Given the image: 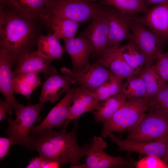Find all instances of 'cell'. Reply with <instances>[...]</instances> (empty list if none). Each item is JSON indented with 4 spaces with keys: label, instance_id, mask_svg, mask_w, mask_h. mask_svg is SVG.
Segmentation results:
<instances>
[{
    "label": "cell",
    "instance_id": "52a82bcc",
    "mask_svg": "<svg viewBox=\"0 0 168 168\" xmlns=\"http://www.w3.org/2000/svg\"><path fill=\"white\" fill-rule=\"evenodd\" d=\"M64 75H69L76 83L94 91L103 84L113 74L101 63L95 62L79 70L73 71L65 67L61 69Z\"/></svg>",
    "mask_w": 168,
    "mask_h": 168
},
{
    "label": "cell",
    "instance_id": "cb8c5ba5",
    "mask_svg": "<svg viewBox=\"0 0 168 168\" xmlns=\"http://www.w3.org/2000/svg\"><path fill=\"white\" fill-rule=\"evenodd\" d=\"M122 55L135 76H139L142 69L148 66L146 56L132 39L120 46Z\"/></svg>",
    "mask_w": 168,
    "mask_h": 168
},
{
    "label": "cell",
    "instance_id": "8d00e7d4",
    "mask_svg": "<svg viewBox=\"0 0 168 168\" xmlns=\"http://www.w3.org/2000/svg\"><path fill=\"white\" fill-rule=\"evenodd\" d=\"M167 0H146L147 2L149 4H158L164 2Z\"/></svg>",
    "mask_w": 168,
    "mask_h": 168
},
{
    "label": "cell",
    "instance_id": "d4e9b609",
    "mask_svg": "<svg viewBox=\"0 0 168 168\" xmlns=\"http://www.w3.org/2000/svg\"><path fill=\"white\" fill-rule=\"evenodd\" d=\"M128 100L124 95L119 93L101 102L99 108L93 113L95 122L103 123Z\"/></svg>",
    "mask_w": 168,
    "mask_h": 168
},
{
    "label": "cell",
    "instance_id": "30bf717a",
    "mask_svg": "<svg viewBox=\"0 0 168 168\" xmlns=\"http://www.w3.org/2000/svg\"><path fill=\"white\" fill-rule=\"evenodd\" d=\"M109 46H120L122 42L130 38L131 25L134 17L116 8H107Z\"/></svg>",
    "mask_w": 168,
    "mask_h": 168
},
{
    "label": "cell",
    "instance_id": "8fae6325",
    "mask_svg": "<svg viewBox=\"0 0 168 168\" xmlns=\"http://www.w3.org/2000/svg\"><path fill=\"white\" fill-rule=\"evenodd\" d=\"M77 86L71 88L65 92L64 97L49 111L44 120L38 125L33 126L31 132L38 133L63 125L72 103Z\"/></svg>",
    "mask_w": 168,
    "mask_h": 168
},
{
    "label": "cell",
    "instance_id": "74e56055",
    "mask_svg": "<svg viewBox=\"0 0 168 168\" xmlns=\"http://www.w3.org/2000/svg\"><path fill=\"white\" fill-rule=\"evenodd\" d=\"M162 158L163 159V161L168 166V146L166 153Z\"/></svg>",
    "mask_w": 168,
    "mask_h": 168
},
{
    "label": "cell",
    "instance_id": "7a4b0ae2",
    "mask_svg": "<svg viewBox=\"0 0 168 168\" xmlns=\"http://www.w3.org/2000/svg\"><path fill=\"white\" fill-rule=\"evenodd\" d=\"M5 7H0L1 49L12 56L14 63L29 52L39 36L33 21Z\"/></svg>",
    "mask_w": 168,
    "mask_h": 168
},
{
    "label": "cell",
    "instance_id": "f1b7e54d",
    "mask_svg": "<svg viewBox=\"0 0 168 168\" xmlns=\"http://www.w3.org/2000/svg\"><path fill=\"white\" fill-rule=\"evenodd\" d=\"M100 4L113 6L130 16L139 13H145L148 10L145 0H101Z\"/></svg>",
    "mask_w": 168,
    "mask_h": 168
},
{
    "label": "cell",
    "instance_id": "3957f363",
    "mask_svg": "<svg viewBox=\"0 0 168 168\" xmlns=\"http://www.w3.org/2000/svg\"><path fill=\"white\" fill-rule=\"evenodd\" d=\"M44 106V103L28 104L27 106L21 104L15 110L16 117L7 119L8 127L5 131L12 141V145H21L29 149L30 136L29 134L35 123L40 122L41 116L40 113Z\"/></svg>",
    "mask_w": 168,
    "mask_h": 168
},
{
    "label": "cell",
    "instance_id": "6da1fadb",
    "mask_svg": "<svg viewBox=\"0 0 168 168\" xmlns=\"http://www.w3.org/2000/svg\"><path fill=\"white\" fill-rule=\"evenodd\" d=\"M78 122L75 120L74 127L67 132L62 128L59 132L50 129L30 135L29 150L37 151L40 156L58 163L61 166L68 163L81 164L82 158L94 152L105 149L107 146L102 137L95 136L88 147H82L77 141Z\"/></svg>",
    "mask_w": 168,
    "mask_h": 168
},
{
    "label": "cell",
    "instance_id": "ba28073f",
    "mask_svg": "<svg viewBox=\"0 0 168 168\" xmlns=\"http://www.w3.org/2000/svg\"><path fill=\"white\" fill-rule=\"evenodd\" d=\"M131 30L130 38L146 56L148 65H152L158 54L162 53L164 41L152 30L134 19L131 25Z\"/></svg>",
    "mask_w": 168,
    "mask_h": 168
},
{
    "label": "cell",
    "instance_id": "277c9868",
    "mask_svg": "<svg viewBox=\"0 0 168 168\" xmlns=\"http://www.w3.org/2000/svg\"><path fill=\"white\" fill-rule=\"evenodd\" d=\"M148 104L147 99L128 100L111 117L103 123L101 136L105 138L111 133H122L129 130L142 114L147 112Z\"/></svg>",
    "mask_w": 168,
    "mask_h": 168
},
{
    "label": "cell",
    "instance_id": "83f0119b",
    "mask_svg": "<svg viewBox=\"0 0 168 168\" xmlns=\"http://www.w3.org/2000/svg\"><path fill=\"white\" fill-rule=\"evenodd\" d=\"M139 76L145 84L147 99L158 93L166 84L156 71L153 65L145 67Z\"/></svg>",
    "mask_w": 168,
    "mask_h": 168
},
{
    "label": "cell",
    "instance_id": "ac0fdd59",
    "mask_svg": "<svg viewBox=\"0 0 168 168\" xmlns=\"http://www.w3.org/2000/svg\"><path fill=\"white\" fill-rule=\"evenodd\" d=\"M14 63L13 58L6 50L0 51V91L14 110L20 105L16 100L12 87L14 78L12 66Z\"/></svg>",
    "mask_w": 168,
    "mask_h": 168
},
{
    "label": "cell",
    "instance_id": "f546056e",
    "mask_svg": "<svg viewBox=\"0 0 168 168\" xmlns=\"http://www.w3.org/2000/svg\"><path fill=\"white\" fill-rule=\"evenodd\" d=\"M123 80L113 74L106 82L92 92L98 101L102 102L119 93Z\"/></svg>",
    "mask_w": 168,
    "mask_h": 168
},
{
    "label": "cell",
    "instance_id": "ffe728a7",
    "mask_svg": "<svg viewBox=\"0 0 168 168\" xmlns=\"http://www.w3.org/2000/svg\"><path fill=\"white\" fill-rule=\"evenodd\" d=\"M96 62L101 63L113 74L124 79L135 76L125 60L120 46L109 47Z\"/></svg>",
    "mask_w": 168,
    "mask_h": 168
},
{
    "label": "cell",
    "instance_id": "8992f818",
    "mask_svg": "<svg viewBox=\"0 0 168 168\" xmlns=\"http://www.w3.org/2000/svg\"><path fill=\"white\" fill-rule=\"evenodd\" d=\"M128 131L126 139L148 142L168 138V118L158 113L147 112Z\"/></svg>",
    "mask_w": 168,
    "mask_h": 168
},
{
    "label": "cell",
    "instance_id": "1f68e13d",
    "mask_svg": "<svg viewBox=\"0 0 168 168\" xmlns=\"http://www.w3.org/2000/svg\"><path fill=\"white\" fill-rule=\"evenodd\" d=\"M153 64L159 76L166 84H168V52L159 54Z\"/></svg>",
    "mask_w": 168,
    "mask_h": 168
},
{
    "label": "cell",
    "instance_id": "d6986e66",
    "mask_svg": "<svg viewBox=\"0 0 168 168\" xmlns=\"http://www.w3.org/2000/svg\"><path fill=\"white\" fill-rule=\"evenodd\" d=\"M64 50L70 56L72 63V70L76 71L90 64L89 58L93 54L89 41L81 36L64 40Z\"/></svg>",
    "mask_w": 168,
    "mask_h": 168
},
{
    "label": "cell",
    "instance_id": "5b68a950",
    "mask_svg": "<svg viewBox=\"0 0 168 168\" xmlns=\"http://www.w3.org/2000/svg\"><path fill=\"white\" fill-rule=\"evenodd\" d=\"M103 7L88 0H47L43 13L81 23L92 18Z\"/></svg>",
    "mask_w": 168,
    "mask_h": 168
},
{
    "label": "cell",
    "instance_id": "e575fe53",
    "mask_svg": "<svg viewBox=\"0 0 168 168\" xmlns=\"http://www.w3.org/2000/svg\"><path fill=\"white\" fill-rule=\"evenodd\" d=\"M12 145V141L9 138H0V160L3 158L8 153L9 148Z\"/></svg>",
    "mask_w": 168,
    "mask_h": 168
},
{
    "label": "cell",
    "instance_id": "d590c367",
    "mask_svg": "<svg viewBox=\"0 0 168 168\" xmlns=\"http://www.w3.org/2000/svg\"><path fill=\"white\" fill-rule=\"evenodd\" d=\"M14 110L10 104L6 100H0V121L7 119V114L12 115V110Z\"/></svg>",
    "mask_w": 168,
    "mask_h": 168
},
{
    "label": "cell",
    "instance_id": "4fadbf2b",
    "mask_svg": "<svg viewBox=\"0 0 168 168\" xmlns=\"http://www.w3.org/2000/svg\"><path fill=\"white\" fill-rule=\"evenodd\" d=\"M111 142L119 147L117 152L126 151L145 155H153L160 158L164 156L168 146V138L156 141L135 142L121 140L113 133L108 135Z\"/></svg>",
    "mask_w": 168,
    "mask_h": 168
},
{
    "label": "cell",
    "instance_id": "7c38bea8",
    "mask_svg": "<svg viewBox=\"0 0 168 168\" xmlns=\"http://www.w3.org/2000/svg\"><path fill=\"white\" fill-rule=\"evenodd\" d=\"M136 21L153 31L164 41L168 40V0L148 10Z\"/></svg>",
    "mask_w": 168,
    "mask_h": 168
},
{
    "label": "cell",
    "instance_id": "7402d4cb",
    "mask_svg": "<svg viewBox=\"0 0 168 168\" xmlns=\"http://www.w3.org/2000/svg\"><path fill=\"white\" fill-rule=\"evenodd\" d=\"M59 40L50 32L45 35H40L36 41V51L50 63L56 59L62 60L65 51Z\"/></svg>",
    "mask_w": 168,
    "mask_h": 168
},
{
    "label": "cell",
    "instance_id": "f35d334b",
    "mask_svg": "<svg viewBox=\"0 0 168 168\" xmlns=\"http://www.w3.org/2000/svg\"><path fill=\"white\" fill-rule=\"evenodd\" d=\"M8 0H0V6H5L7 5Z\"/></svg>",
    "mask_w": 168,
    "mask_h": 168
},
{
    "label": "cell",
    "instance_id": "d6a6232c",
    "mask_svg": "<svg viewBox=\"0 0 168 168\" xmlns=\"http://www.w3.org/2000/svg\"><path fill=\"white\" fill-rule=\"evenodd\" d=\"M137 168H165L168 166L159 157L153 155H146L136 163Z\"/></svg>",
    "mask_w": 168,
    "mask_h": 168
},
{
    "label": "cell",
    "instance_id": "836d02e7",
    "mask_svg": "<svg viewBox=\"0 0 168 168\" xmlns=\"http://www.w3.org/2000/svg\"><path fill=\"white\" fill-rule=\"evenodd\" d=\"M61 167L58 163L48 160L39 156L29 161L27 168H58Z\"/></svg>",
    "mask_w": 168,
    "mask_h": 168
},
{
    "label": "cell",
    "instance_id": "4316f807",
    "mask_svg": "<svg viewBox=\"0 0 168 168\" xmlns=\"http://www.w3.org/2000/svg\"><path fill=\"white\" fill-rule=\"evenodd\" d=\"M123 82L120 91L129 100L146 99V91L145 84L139 77L133 76L126 79Z\"/></svg>",
    "mask_w": 168,
    "mask_h": 168
},
{
    "label": "cell",
    "instance_id": "4dcf8cb0",
    "mask_svg": "<svg viewBox=\"0 0 168 168\" xmlns=\"http://www.w3.org/2000/svg\"><path fill=\"white\" fill-rule=\"evenodd\" d=\"M148 100L147 112H156L168 118V84Z\"/></svg>",
    "mask_w": 168,
    "mask_h": 168
},
{
    "label": "cell",
    "instance_id": "e0dca14e",
    "mask_svg": "<svg viewBox=\"0 0 168 168\" xmlns=\"http://www.w3.org/2000/svg\"><path fill=\"white\" fill-rule=\"evenodd\" d=\"M75 83L74 80L67 75H62L58 72L51 76L43 84L39 98L40 102L55 103L63 93L71 88V84Z\"/></svg>",
    "mask_w": 168,
    "mask_h": 168
},
{
    "label": "cell",
    "instance_id": "603a6c76",
    "mask_svg": "<svg viewBox=\"0 0 168 168\" xmlns=\"http://www.w3.org/2000/svg\"><path fill=\"white\" fill-rule=\"evenodd\" d=\"M47 0H8L10 9L33 21L39 18L44 11Z\"/></svg>",
    "mask_w": 168,
    "mask_h": 168
},
{
    "label": "cell",
    "instance_id": "5bb4252c",
    "mask_svg": "<svg viewBox=\"0 0 168 168\" xmlns=\"http://www.w3.org/2000/svg\"><path fill=\"white\" fill-rule=\"evenodd\" d=\"M13 71L14 77L29 73H42L46 79L58 72L54 67L50 66V62L36 50L28 52L22 55L17 61Z\"/></svg>",
    "mask_w": 168,
    "mask_h": 168
},
{
    "label": "cell",
    "instance_id": "484cf974",
    "mask_svg": "<svg viewBox=\"0 0 168 168\" xmlns=\"http://www.w3.org/2000/svg\"><path fill=\"white\" fill-rule=\"evenodd\" d=\"M41 84L40 78L37 72L22 74L14 77L12 82L13 91L23 95L28 101L34 90Z\"/></svg>",
    "mask_w": 168,
    "mask_h": 168
},
{
    "label": "cell",
    "instance_id": "9a60e30c",
    "mask_svg": "<svg viewBox=\"0 0 168 168\" xmlns=\"http://www.w3.org/2000/svg\"><path fill=\"white\" fill-rule=\"evenodd\" d=\"M136 162L129 156H113L105 152L103 150L96 151L86 156L85 163L71 165V168H132Z\"/></svg>",
    "mask_w": 168,
    "mask_h": 168
},
{
    "label": "cell",
    "instance_id": "44dd1931",
    "mask_svg": "<svg viewBox=\"0 0 168 168\" xmlns=\"http://www.w3.org/2000/svg\"><path fill=\"white\" fill-rule=\"evenodd\" d=\"M39 20L45 24L59 40H63L74 38L81 23L43 13Z\"/></svg>",
    "mask_w": 168,
    "mask_h": 168
},
{
    "label": "cell",
    "instance_id": "2e32d148",
    "mask_svg": "<svg viewBox=\"0 0 168 168\" xmlns=\"http://www.w3.org/2000/svg\"><path fill=\"white\" fill-rule=\"evenodd\" d=\"M100 103L92 91L81 86L77 87L73 97L72 105L70 108L63 128L66 129L72 120L77 119L83 114L97 110Z\"/></svg>",
    "mask_w": 168,
    "mask_h": 168
},
{
    "label": "cell",
    "instance_id": "9c48e42d",
    "mask_svg": "<svg viewBox=\"0 0 168 168\" xmlns=\"http://www.w3.org/2000/svg\"><path fill=\"white\" fill-rule=\"evenodd\" d=\"M106 9L103 7L93 17L82 35L89 41L93 49V55L97 58L109 47Z\"/></svg>",
    "mask_w": 168,
    "mask_h": 168
}]
</instances>
